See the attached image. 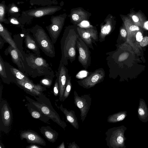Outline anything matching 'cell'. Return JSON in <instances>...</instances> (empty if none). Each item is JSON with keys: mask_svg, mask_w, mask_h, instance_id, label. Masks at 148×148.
<instances>
[{"mask_svg": "<svg viewBox=\"0 0 148 148\" xmlns=\"http://www.w3.org/2000/svg\"><path fill=\"white\" fill-rule=\"evenodd\" d=\"M61 9L59 6H49L30 10L24 13L27 16L38 18L53 14Z\"/></svg>", "mask_w": 148, "mask_h": 148, "instance_id": "5bb4252c", "label": "cell"}, {"mask_svg": "<svg viewBox=\"0 0 148 148\" xmlns=\"http://www.w3.org/2000/svg\"><path fill=\"white\" fill-rule=\"evenodd\" d=\"M127 15L130 17L135 25H142L144 27V24L147 21V19L141 11L136 12L132 10H130V13Z\"/></svg>", "mask_w": 148, "mask_h": 148, "instance_id": "603a6c76", "label": "cell"}, {"mask_svg": "<svg viewBox=\"0 0 148 148\" xmlns=\"http://www.w3.org/2000/svg\"><path fill=\"white\" fill-rule=\"evenodd\" d=\"M105 76L103 69L99 68L90 73L84 79L77 81V82L79 85L84 88L89 89L102 82Z\"/></svg>", "mask_w": 148, "mask_h": 148, "instance_id": "52a82bcc", "label": "cell"}, {"mask_svg": "<svg viewBox=\"0 0 148 148\" xmlns=\"http://www.w3.org/2000/svg\"><path fill=\"white\" fill-rule=\"evenodd\" d=\"M21 53L26 75L35 78L47 75H54L49 64L41 56L29 52L26 53L24 50Z\"/></svg>", "mask_w": 148, "mask_h": 148, "instance_id": "6da1fadb", "label": "cell"}, {"mask_svg": "<svg viewBox=\"0 0 148 148\" xmlns=\"http://www.w3.org/2000/svg\"><path fill=\"white\" fill-rule=\"evenodd\" d=\"M0 130L7 134L12 123V111L8 102L4 100H0Z\"/></svg>", "mask_w": 148, "mask_h": 148, "instance_id": "5b68a950", "label": "cell"}, {"mask_svg": "<svg viewBox=\"0 0 148 148\" xmlns=\"http://www.w3.org/2000/svg\"><path fill=\"white\" fill-rule=\"evenodd\" d=\"M4 53L6 56L9 54L12 62L17 66L18 69L26 75L23 62V58L19 50L9 45L4 51Z\"/></svg>", "mask_w": 148, "mask_h": 148, "instance_id": "9a60e30c", "label": "cell"}, {"mask_svg": "<svg viewBox=\"0 0 148 148\" xmlns=\"http://www.w3.org/2000/svg\"><path fill=\"white\" fill-rule=\"evenodd\" d=\"M32 5H37L45 6H51L52 4H57L58 2L56 0H28Z\"/></svg>", "mask_w": 148, "mask_h": 148, "instance_id": "4316f807", "label": "cell"}, {"mask_svg": "<svg viewBox=\"0 0 148 148\" xmlns=\"http://www.w3.org/2000/svg\"><path fill=\"white\" fill-rule=\"evenodd\" d=\"M41 133L48 141L52 143L55 142L57 140L58 134L50 126H42L40 129Z\"/></svg>", "mask_w": 148, "mask_h": 148, "instance_id": "ffe728a7", "label": "cell"}, {"mask_svg": "<svg viewBox=\"0 0 148 148\" xmlns=\"http://www.w3.org/2000/svg\"><path fill=\"white\" fill-rule=\"evenodd\" d=\"M143 38V36L142 33L140 32H138L136 35V40L138 42H140L142 40Z\"/></svg>", "mask_w": 148, "mask_h": 148, "instance_id": "d590c367", "label": "cell"}, {"mask_svg": "<svg viewBox=\"0 0 148 148\" xmlns=\"http://www.w3.org/2000/svg\"><path fill=\"white\" fill-rule=\"evenodd\" d=\"M71 76H69L67 80L64 93L61 101H63L68 97L71 92Z\"/></svg>", "mask_w": 148, "mask_h": 148, "instance_id": "f546056e", "label": "cell"}, {"mask_svg": "<svg viewBox=\"0 0 148 148\" xmlns=\"http://www.w3.org/2000/svg\"><path fill=\"white\" fill-rule=\"evenodd\" d=\"M89 48L79 36L76 41V49L79 53L78 60L86 69L88 68L91 62V52Z\"/></svg>", "mask_w": 148, "mask_h": 148, "instance_id": "ba28073f", "label": "cell"}, {"mask_svg": "<svg viewBox=\"0 0 148 148\" xmlns=\"http://www.w3.org/2000/svg\"><path fill=\"white\" fill-rule=\"evenodd\" d=\"M74 103L79 109L81 120L83 122L87 116L91 104V97L89 95H84L79 96L75 91L74 92Z\"/></svg>", "mask_w": 148, "mask_h": 148, "instance_id": "9c48e42d", "label": "cell"}, {"mask_svg": "<svg viewBox=\"0 0 148 148\" xmlns=\"http://www.w3.org/2000/svg\"><path fill=\"white\" fill-rule=\"evenodd\" d=\"M56 76L58 79L59 86V99L61 101L69 75L68 69L61 60L58 71L56 72Z\"/></svg>", "mask_w": 148, "mask_h": 148, "instance_id": "7c38bea8", "label": "cell"}, {"mask_svg": "<svg viewBox=\"0 0 148 148\" xmlns=\"http://www.w3.org/2000/svg\"><path fill=\"white\" fill-rule=\"evenodd\" d=\"M53 93L55 96H57L59 95V86L58 79L57 78H56L55 82L53 88Z\"/></svg>", "mask_w": 148, "mask_h": 148, "instance_id": "1f68e13d", "label": "cell"}, {"mask_svg": "<svg viewBox=\"0 0 148 148\" xmlns=\"http://www.w3.org/2000/svg\"><path fill=\"white\" fill-rule=\"evenodd\" d=\"M144 27L148 30V21H147L145 23Z\"/></svg>", "mask_w": 148, "mask_h": 148, "instance_id": "b9f144b4", "label": "cell"}, {"mask_svg": "<svg viewBox=\"0 0 148 148\" xmlns=\"http://www.w3.org/2000/svg\"><path fill=\"white\" fill-rule=\"evenodd\" d=\"M19 8L14 4L10 5L8 8V11L10 14H14L19 12Z\"/></svg>", "mask_w": 148, "mask_h": 148, "instance_id": "d6a6232c", "label": "cell"}, {"mask_svg": "<svg viewBox=\"0 0 148 148\" xmlns=\"http://www.w3.org/2000/svg\"><path fill=\"white\" fill-rule=\"evenodd\" d=\"M0 75L3 82L6 84H10L11 82L8 79L6 71L4 61L0 55Z\"/></svg>", "mask_w": 148, "mask_h": 148, "instance_id": "484cf974", "label": "cell"}, {"mask_svg": "<svg viewBox=\"0 0 148 148\" xmlns=\"http://www.w3.org/2000/svg\"><path fill=\"white\" fill-rule=\"evenodd\" d=\"M116 23L115 17L109 14L100 25V31L99 40L102 42L105 40L106 36L110 34L114 29Z\"/></svg>", "mask_w": 148, "mask_h": 148, "instance_id": "8fae6325", "label": "cell"}, {"mask_svg": "<svg viewBox=\"0 0 148 148\" xmlns=\"http://www.w3.org/2000/svg\"><path fill=\"white\" fill-rule=\"evenodd\" d=\"M125 117V114L123 113H117L109 115L108 117L107 121L111 123H116L123 120Z\"/></svg>", "mask_w": 148, "mask_h": 148, "instance_id": "f1b7e54d", "label": "cell"}, {"mask_svg": "<svg viewBox=\"0 0 148 148\" xmlns=\"http://www.w3.org/2000/svg\"><path fill=\"white\" fill-rule=\"evenodd\" d=\"M1 3L0 4V22H5V12L6 6L4 3Z\"/></svg>", "mask_w": 148, "mask_h": 148, "instance_id": "4dcf8cb0", "label": "cell"}, {"mask_svg": "<svg viewBox=\"0 0 148 148\" xmlns=\"http://www.w3.org/2000/svg\"><path fill=\"white\" fill-rule=\"evenodd\" d=\"M20 138L21 140L26 139L29 143H35L44 146L46 145L45 140L41 137L37 132L31 130L21 131Z\"/></svg>", "mask_w": 148, "mask_h": 148, "instance_id": "ac0fdd59", "label": "cell"}, {"mask_svg": "<svg viewBox=\"0 0 148 148\" xmlns=\"http://www.w3.org/2000/svg\"><path fill=\"white\" fill-rule=\"evenodd\" d=\"M64 144V142H63L59 146L57 147V148H65Z\"/></svg>", "mask_w": 148, "mask_h": 148, "instance_id": "60d3db41", "label": "cell"}, {"mask_svg": "<svg viewBox=\"0 0 148 148\" xmlns=\"http://www.w3.org/2000/svg\"><path fill=\"white\" fill-rule=\"evenodd\" d=\"M91 15V13L79 7L72 9L69 17L71 22L74 25H77L83 21H88Z\"/></svg>", "mask_w": 148, "mask_h": 148, "instance_id": "2e32d148", "label": "cell"}, {"mask_svg": "<svg viewBox=\"0 0 148 148\" xmlns=\"http://www.w3.org/2000/svg\"><path fill=\"white\" fill-rule=\"evenodd\" d=\"M6 42L5 41L1 36H0V49H1L3 47L5 43Z\"/></svg>", "mask_w": 148, "mask_h": 148, "instance_id": "f35d334b", "label": "cell"}, {"mask_svg": "<svg viewBox=\"0 0 148 148\" xmlns=\"http://www.w3.org/2000/svg\"><path fill=\"white\" fill-rule=\"evenodd\" d=\"M10 21L11 23L18 25L19 26L21 27L22 29H23V26H22V25L16 18L14 17L10 19Z\"/></svg>", "mask_w": 148, "mask_h": 148, "instance_id": "836d02e7", "label": "cell"}, {"mask_svg": "<svg viewBox=\"0 0 148 148\" xmlns=\"http://www.w3.org/2000/svg\"><path fill=\"white\" fill-rule=\"evenodd\" d=\"M118 129L116 127L111 128L106 132V140L109 148H116L122 145L124 138Z\"/></svg>", "mask_w": 148, "mask_h": 148, "instance_id": "4fadbf2b", "label": "cell"}, {"mask_svg": "<svg viewBox=\"0 0 148 148\" xmlns=\"http://www.w3.org/2000/svg\"><path fill=\"white\" fill-rule=\"evenodd\" d=\"M67 16L64 13L55 16H52L51 19V23L46 27L51 40L55 44L62 30Z\"/></svg>", "mask_w": 148, "mask_h": 148, "instance_id": "8992f818", "label": "cell"}, {"mask_svg": "<svg viewBox=\"0 0 148 148\" xmlns=\"http://www.w3.org/2000/svg\"><path fill=\"white\" fill-rule=\"evenodd\" d=\"M120 33L121 36L123 37H125L127 36V33L126 30L123 27L120 29Z\"/></svg>", "mask_w": 148, "mask_h": 148, "instance_id": "74e56055", "label": "cell"}, {"mask_svg": "<svg viewBox=\"0 0 148 148\" xmlns=\"http://www.w3.org/2000/svg\"><path fill=\"white\" fill-rule=\"evenodd\" d=\"M4 64L7 76L11 82L13 83L16 79L23 81L33 82L27 75L8 63L4 61Z\"/></svg>", "mask_w": 148, "mask_h": 148, "instance_id": "e0dca14e", "label": "cell"}, {"mask_svg": "<svg viewBox=\"0 0 148 148\" xmlns=\"http://www.w3.org/2000/svg\"><path fill=\"white\" fill-rule=\"evenodd\" d=\"M34 97L37 101L26 96L29 103L35 107L41 113L64 129L66 126V123L60 119L58 114L52 107L49 99L42 93L39 97L35 96Z\"/></svg>", "mask_w": 148, "mask_h": 148, "instance_id": "3957f363", "label": "cell"}, {"mask_svg": "<svg viewBox=\"0 0 148 148\" xmlns=\"http://www.w3.org/2000/svg\"><path fill=\"white\" fill-rule=\"evenodd\" d=\"M59 108L65 115L67 121L74 127L76 129L79 127L77 119L75 115L74 111H69L66 108H64L62 104L59 107Z\"/></svg>", "mask_w": 148, "mask_h": 148, "instance_id": "cb8c5ba5", "label": "cell"}, {"mask_svg": "<svg viewBox=\"0 0 148 148\" xmlns=\"http://www.w3.org/2000/svg\"><path fill=\"white\" fill-rule=\"evenodd\" d=\"M55 76V75H51L44 76V77L40 79V84L46 88H50L52 84L53 78Z\"/></svg>", "mask_w": 148, "mask_h": 148, "instance_id": "83f0119b", "label": "cell"}, {"mask_svg": "<svg viewBox=\"0 0 148 148\" xmlns=\"http://www.w3.org/2000/svg\"><path fill=\"white\" fill-rule=\"evenodd\" d=\"M32 36L39 48L47 56L53 58L56 52L53 43L41 26L36 25L30 30Z\"/></svg>", "mask_w": 148, "mask_h": 148, "instance_id": "277c9868", "label": "cell"}, {"mask_svg": "<svg viewBox=\"0 0 148 148\" xmlns=\"http://www.w3.org/2000/svg\"><path fill=\"white\" fill-rule=\"evenodd\" d=\"M140 45L142 47H145L148 44V37L147 36L143 38L142 40L140 42Z\"/></svg>", "mask_w": 148, "mask_h": 148, "instance_id": "e575fe53", "label": "cell"}, {"mask_svg": "<svg viewBox=\"0 0 148 148\" xmlns=\"http://www.w3.org/2000/svg\"><path fill=\"white\" fill-rule=\"evenodd\" d=\"M26 148H42L38 145L35 143H30V144L27 146Z\"/></svg>", "mask_w": 148, "mask_h": 148, "instance_id": "8d00e7d4", "label": "cell"}, {"mask_svg": "<svg viewBox=\"0 0 148 148\" xmlns=\"http://www.w3.org/2000/svg\"><path fill=\"white\" fill-rule=\"evenodd\" d=\"M27 105L28 111L32 117L38 119L47 124H50V119L49 118L41 113L35 107L29 102Z\"/></svg>", "mask_w": 148, "mask_h": 148, "instance_id": "44dd1931", "label": "cell"}, {"mask_svg": "<svg viewBox=\"0 0 148 148\" xmlns=\"http://www.w3.org/2000/svg\"><path fill=\"white\" fill-rule=\"evenodd\" d=\"M0 36L9 45L17 50H19L12 37V33L3 26L1 23H0Z\"/></svg>", "mask_w": 148, "mask_h": 148, "instance_id": "d4e9b609", "label": "cell"}, {"mask_svg": "<svg viewBox=\"0 0 148 148\" xmlns=\"http://www.w3.org/2000/svg\"><path fill=\"white\" fill-rule=\"evenodd\" d=\"M13 83L27 93L34 97H39L43 91L47 90L46 88L40 84H35L33 82L24 81L16 79Z\"/></svg>", "mask_w": 148, "mask_h": 148, "instance_id": "30bf717a", "label": "cell"}, {"mask_svg": "<svg viewBox=\"0 0 148 148\" xmlns=\"http://www.w3.org/2000/svg\"><path fill=\"white\" fill-rule=\"evenodd\" d=\"M23 29L24 32V39L27 48L31 50L34 54L38 56H40L39 48L38 46L33 37L29 31Z\"/></svg>", "mask_w": 148, "mask_h": 148, "instance_id": "d6986e66", "label": "cell"}, {"mask_svg": "<svg viewBox=\"0 0 148 148\" xmlns=\"http://www.w3.org/2000/svg\"><path fill=\"white\" fill-rule=\"evenodd\" d=\"M77 31L79 37L90 48L94 50L93 43L91 35L87 28H84L77 25Z\"/></svg>", "mask_w": 148, "mask_h": 148, "instance_id": "7402d4cb", "label": "cell"}, {"mask_svg": "<svg viewBox=\"0 0 148 148\" xmlns=\"http://www.w3.org/2000/svg\"><path fill=\"white\" fill-rule=\"evenodd\" d=\"M77 27L74 25L66 27L60 40V60L65 66L68 64V60L72 63L75 60L76 41L79 36Z\"/></svg>", "mask_w": 148, "mask_h": 148, "instance_id": "7a4b0ae2", "label": "cell"}, {"mask_svg": "<svg viewBox=\"0 0 148 148\" xmlns=\"http://www.w3.org/2000/svg\"><path fill=\"white\" fill-rule=\"evenodd\" d=\"M138 113L140 115L142 116L144 115L145 112L142 108H139L138 110Z\"/></svg>", "mask_w": 148, "mask_h": 148, "instance_id": "ab89813d", "label": "cell"}]
</instances>
